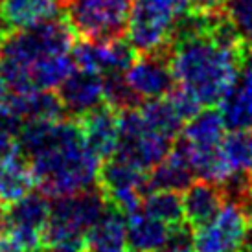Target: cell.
Listing matches in <instances>:
<instances>
[{
	"label": "cell",
	"mask_w": 252,
	"mask_h": 252,
	"mask_svg": "<svg viewBox=\"0 0 252 252\" xmlns=\"http://www.w3.org/2000/svg\"><path fill=\"white\" fill-rule=\"evenodd\" d=\"M247 48H226L208 33L169 44V63L177 87L201 107L217 105L245 64Z\"/></svg>",
	"instance_id": "6da1fadb"
},
{
	"label": "cell",
	"mask_w": 252,
	"mask_h": 252,
	"mask_svg": "<svg viewBox=\"0 0 252 252\" xmlns=\"http://www.w3.org/2000/svg\"><path fill=\"white\" fill-rule=\"evenodd\" d=\"M28 162L39 191L52 199L94 186L101 164L85 146L81 127L74 118L56 120L46 144Z\"/></svg>",
	"instance_id": "7a4b0ae2"
},
{
	"label": "cell",
	"mask_w": 252,
	"mask_h": 252,
	"mask_svg": "<svg viewBox=\"0 0 252 252\" xmlns=\"http://www.w3.org/2000/svg\"><path fill=\"white\" fill-rule=\"evenodd\" d=\"M74 42L76 33L66 17L54 15L26 28L9 32L0 44V57L30 70V66L41 59L70 54Z\"/></svg>",
	"instance_id": "3957f363"
},
{
	"label": "cell",
	"mask_w": 252,
	"mask_h": 252,
	"mask_svg": "<svg viewBox=\"0 0 252 252\" xmlns=\"http://www.w3.org/2000/svg\"><path fill=\"white\" fill-rule=\"evenodd\" d=\"M133 0H63L61 11L79 39L114 41L127 33Z\"/></svg>",
	"instance_id": "277c9868"
},
{
	"label": "cell",
	"mask_w": 252,
	"mask_h": 252,
	"mask_svg": "<svg viewBox=\"0 0 252 252\" xmlns=\"http://www.w3.org/2000/svg\"><path fill=\"white\" fill-rule=\"evenodd\" d=\"M107 203L103 191L94 184L91 188L54 197L50 201V219L44 232V239H59L68 236H85L105 214Z\"/></svg>",
	"instance_id": "5b68a950"
},
{
	"label": "cell",
	"mask_w": 252,
	"mask_h": 252,
	"mask_svg": "<svg viewBox=\"0 0 252 252\" xmlns=\"http://www.w3.org/2000/svg\"><path fill=\"white\" fill-rule=\"evenodd\" d=\"M181 15L175 0H133L127 41L136 54H149L168 46L171 26Z\"/></svg>",
	"instance_id": "8992f818"
},
{
	"label": "cell",
	"mask_w": 252,
	"mask_h": 252,
	"mask_svg": "<svg viewBox=\"0 0 252 252\" xmlns=\"http://www.w3.org/2000/svg\"><path fill=\"white\" fill-rule=\"evenodd\" d=\"M173 140L157 133L147 124L138 109L120 112V138L116 157L133 164L136 168L149 171L166 158Z\"/></svg>",
	"instance_id": "52a82bcc"
},
{
	"label": "cell",
	"mask_w": 252,
	"mask_h": 252,
	"mask_svg": "<svg viewBox=\"0 0 252 252\" xmlns=\"http://www.w3.org/2000/svg\"><path fill=\"white\" fill-rule=\"evenodd\" d=\"M96 184L103 191L107 203L122 210L126 216L140 210L142 199L149 193L147 171L116 155L99 164Z\"/></svg>",
	"instance_id": "ba28073f"
},
{
	"label": "cell",
	"mask_w": 252,
	"mask_h": 252,
	"mask_svg": "<svg viewBox=\"0 0 252 252\" xmlns=\"http://www.w3.org/2000/svg\"><path fill=\"white\" fill-rule=\"evenodd\" d=\"M251 219L234 204L224 203L210 223L193 230V252H239L247 238Z\"/></svg>",
	"instance_id": "9c48e42d"
},
{
	"label": "cell",
	"mask_w": 252,
	"mask_h": 252,
	"mask_svg": "<svg viewBox=\"0 0 252 252\" xmlns=\"http://www.w3.org/2000/svg\"><path fill=\"white\" fill-rule=\"evenodd\" d=\"M126 77L142 99L168 98L177 85L169 63V46L149 54H136L126 70Z\"/></svg>",
	"instance_id": "30bf717a"
},
{
	"label": "cell",
	"mask_w": 252,
	"mask_h": 252,
	"mask_svg": "<svg viewBox=\"0 0 252 252\" xmlns=\"http://www.w3.org/2000/svg\"><path fill=\"white\" fill-rule=\"evenodd\" d=\"M70 56L76 66L107 74V72H126L136 57V52L131 46V42L127 41V37L105 42L79 39L74 42Z\"/></svg>",
	"instance_id": "8fae6325"
},
{
	"label": "cell",
	"mask_w": 252,
	"mask_h": 252,
	"mask_svg": "<svg viewBox=\"0 0 252 252\" xmlns=\"http://www.w3.org/2000/svg\"><path fill=\"white\" fill-rule=\"evenodd\" d=\"M59 99L68 118L77 120L103 101V76L91 68L76 66L57 87Z\"/></svg>",
	"instance_id": "7c38bea8"
},
{
	"label": "cell",
	"mask_w": 252,
	"mask_h": 252,
	"mask_svg": "<svg viewBox=\"0 0 252 252\" xmlns=\"http://www.w3.org/2000/svg\"><path fill=\"white\" fill-rule=\"evenodd\" d=\"M77 124L81 127L85 146L99 160H107L116 153L120 138V112L107 103H101L87 114L79 116Z\"/></svg>",
	"instance_id": "4fadbf2b"
},
{
	"label": "cell",
	"mask_w": 252,
	"mask_h": 252,
	"mask_svg": "<svg viewBox=\"0 0 252 252\" xmlns=\"http://www.w3.org/2000/svg\"><path fill=\"white\" fill-rule=\"evenodd\" d=\"M228 131L252 129V66L243 64L236 81L217 103Z\"/></svg>",
	"instance_id": "5bb4252c"
},
{
	"label": "cell",
	"mask_w": 252,
	"mask_h": 252,
	"mask_svg": "<svg viewBox=\"0 0 252 252\" xmlns=\"http://www.w3.org/2000/svg\"><path fill=\"white\" fill-rule=\"evenodd\" d=\"M224 206V197L217 182L193 179V182L182 191L184 221L195 230L210 223Z\"/></svg>",
	"instance_id": "9a60e30c"
},
{
	"label": "cell",
	"mask_w": 252,
	"mask_h": 252,
	"mask_svg": "<svg viewBox=\"0 0 252 252\" xmlns=\"http://www.w3.org/2000/svg\"><path fill=\"white\" fill-rule=\"evenodd\" d=\"M4 105L9 107L15 114H19L22 122H56L68 118L59 94L54 92V89H41L26 94H9Z\"/></svg>",
	"instance_id": "2e32d148"
},
{
	"label": "cell",
	"mask_w": 252,
	"mask_h": 252,
	"mask_svg": "<svg viewBox=\"0 0 252 252\" xmlns=\"http://www.w3.org/2000/svg\"><path fill=\"white\" fill-rule=\"evenodd\" d=\"M169 224L136 210L127 216L126 251L127 252H158L168 247Z\"/></svg>",
	"instance_id": "e0dca14e"
},
{
	"label": "cell",
	"mask_w": 252,
	"mask_h": 252,
	"mask_svg": "<svg viewBox=\"0 0 252 252\" xmlns=\"http://www.w3.org/2000/svg\"><path fill=\"white\" fill-rule=\"evenodd\" d=\"M59 0H2L0 21L9 32L26 28L33 22L59 15Z\"/></svg>",
	"instance_id": "ac0fdd59"
},
{
	"label": "cell",
	"mask_w": 252,
	"mask_h": 252,
	"mask_svg": "<svg viewBox=\"0 0 252 252\" xmlns=\"http://www.w3.org/2000/svg\"><path fill=\"white\" fill-rule=\"evenodd\" d=\"M35 186L28 158L19 151L4 157V171L0 177V204L13 203Z\"/></svg>",
	"instance_id": "d6986e66"
},
{
	"label": "cell",
	"mask_w": 252,
	"mask_h": 252,
	"mask_svg": "<svg viewBox=\"0 0 252 252\" xmlns=\"http://www.w3.org/2000/svg\"><path fill=\"white\" fill-rule=\"evenodd\" d=\"M224 122L219 109L203 107L182 127L181 136L193 147H217L224 136Z\"/></svg>",
	"instance_id": "ffe728a7"
},
{
	"label": "cell",
	"mask_w": 252,
	"mask_h": 252,
	"mask_svg": "<svg viewBox=\"0 0 252 252\" xmlns=\"http://www.w3.org/2000/svg\"><path fill=\"white\" fill-rule=\"evenodd\" d=\"M140 114L144 116L149 126L153 127L157 133L166 136L169 140L175 142L182 133L184 127V118L177 111L169 98H155L147 99L138 107Z\"/></svg>",
	"instance_id": "44dd1931"
},
{
	"label": "cell",
	"mask_w": 252,
	"mask_h": 252,
	"mask_svg": "<svg viewBox=\"0 0 252 252\" xmlns=\"http://www.w3.org/2000/svg\"><path fill=\"white\" fill-rule=\"evenodd\" d=\"M127 216L114 206H107L105 214L87 234V243L103 249H126Z\"/></svg>",
	"instance_id": "7402d4cb"
},
{
	"label": "cell",
	"mask_w": 252,
	"mask_h": 252,
	"mask_svg": "<svg viewBox=\"0 0 252 252\" xmlns=\"http://www.w3.org/2000/svg\"><path fill=\"white\" fill-rule=\"evenodd\" d=\"M140 210L147 216L158 219L162 223L179 224L184 223V208H182V195L181 191L171 189H151L142 199Z\"/></svg>",
	"instance_id": "603a6c76"
},
{
	"label": "cell",
	"mask_w": 252,
	"mask_h": 252,
	"mask_svg": "<svg viewBox=\"0 0 252 252\" xmlns=\"http://www.w3.org/2000/svg\"><path fill=\"white\" fill-rule=\"evenodd\" d=\"M74 68H76V63L70 54L46 57L30 66V79H32V85L35 91L57 89Z\"/></svg>",
	"instance_id": "cb8c5ba5"
},
{
	"label": "cell",
	"mask_w": 252,
	"mask_h": 252,
	"mask_svg": "<svg viewBox=\"0 0 252 252\" xmlns=\"http://www.w3.org/2000/svg\"><path fill=\"white\" fill-rule=\"evenodd\" d=\"M103 76V101L116 112L138 109L144 99L133 91L126 77V72H107Z\"/></svg>",
	"instance_id": "d4e9b609"
},
{
	"label": "cell",
	"mask_w": 252,
	"mask_h": 252,
	"mask_svg": "<svg viewBox=\"0 0 252 252\" xmlns=\"http://www.w3.org/2000/svg\"><path fill=\"white\" fill-rule=\"evenodd\" d=\"M219 147L230 169L252 168V129L230 131L223 136Z\"/></svg>",
	"instance_id": "484cf974"
},
{
	"label": "cell",
	"mask_w": 252,
	"mask_h": 252,
	"mask_svg": "<svg viewBox=\"0 0 252 252\" xmlns=\"http://www.w3.org/2000/svg\"><path fill=\"white\" fill-rule=\"evenodd\" d=\"M221 9L243 41L252 42V0H223Z\"/></svg>",
	"instance_id": "4316f807"
},
{
	"label": "cell",
	"mask_w": 252,
	"mask_h": 252,
	"mask_svg": "<svg viewBox=\"0 0 252 252\" xmlns=\"http://www.w3.org/2000/svg\"><path fill=\"white\" fill-rule=\"evenodd\" d=\"M24 126V122L19 114H15L7 105H0V155H6L19 151V134Z\"/></svg>",
	"instance_id": "83f0119b"
},
{
	"label": "cell",
	"mask_w": 252,
	"mask_h": 252,
	"mask_svg": "<svg viewBox=\"0 0 252 252\" xmlns=\"http://www.w3.org/2000/svg\"><path fill=\"white\" fill-rule=\"evenodd\" d=\"M87 245L89 243L85 236H68V238L42 241L39 252H83Z\"/></svg>",
	"instance_id": "f1b7e54d"
},
{
	"label": "cell",
	"mask_w": 252,
	"mask_h": 252,
	"mask_svg": "<svg viewBox=\"0 0 252 252\" xmlns=\"http://www.w3.org/2000/svg\"><path fill=\"white\" fill-rule=\"evenodd\" d=\"M223 4V0H195L197 9H203V11H214V9H219Z\"/></svg>",
	"instance_id": "f546056e"
},
{
	"label": "cell",
	"mask_w": 252,
	"mask_h": 252,
	"mask_svg": "<svg viewBox=\"0 0 252 252\" xmlns=\"http://www.w3.org/2000/svg\"><path fill=\"white\" fill-rule=\"evenodd\" d=\"M7 96H9V89H7L6 81H4V77H2V74H0V105L6 103Z\"/></svg>",
	"instance_id": "4dcf8cb0"
},
{
	"label": "cell",
	"mask_w": 252,
	"mask_h": 252,
	"mask_svg": "<svg viewBox=\"0 0 252 252\" xmlns=\"http://www.w3.org/2000/svg\"><path fill=\"white\" fill-rule=\"evenodd\" d=\"M177 7H179V11L184 13V11H188L191 7L195 6V0H175Z\"/></svg>",
	"instance_id": "1f68e13d"
},
{
	"label": "cell",
	"mask_w": 252,
	"mask_h": 252,
	"mask_svg": "<svg viewBox=\"0 0 252 252\" xmlns=\"http://www.w3.org/2000/svg\"><path fill=\"white\" fill-rule=\"evenodd\" d=\"M83 252H127L126 249H103V247H91L87 245Z\"/></svg>",
	"instance_id": "d6a6232c"
},
{
	"label": "cell",
	"mask_w": 252,
	"mask_h": 252,
	"mask_svg": "<svg viewBox=\"0 0 252 252\" xmlns=\"http://www.w3.org/2000/svg\"><path fill=\"white\" fill-rule=\"evenodd\" d=\"M239 252H252V243H243V247L239 249Z\"/></svg>",
	"instance_id": "836d02e7"
},
{
	"label": "cell",
	"mask_w": 252,
	"mask_h": 252,
	"mask_svg": "<svg viewBox=\"0 0 252 252\" xmlns=\"http://www.w3.org/2000/svg\"><path fill=\"white\" fill-rule=\"evenodd\" d=\"M2 171H4V157L0 155V177H2Z\"/></svg>",
	"instance_id": "e575fe53"
},
{
	"label": "cell",
	"mask_w": 252,
	"mask_h": 252,
	"mask_svg": "<svg viewBox=\"0 0 252 252\" xmlns=\"http://www.w3.org/2000/svg\"><path fill=\"white\" fill-rule=\"evenodd\" d=\"M61 2H63V0H59V6H61Z\"/></svg>",
	"instance_id": "d590c367"
},
{
	"label": "cell",
	"mask_w": 252,
	"mask_h": 252,
	"mask_svg": "<svg viewBox=\"0 0 252 252\" xmlns=\"http://www.w3.org/2000/svg\"><path fill=\"white\" fill-rule=\"evenodd\" d=\"M251 173H252V168H251Z\"/></svg>",
	"instance_id": "8d00e7d4"
},
{
	"label": "cell",
	"mask_w": 252,
	"mask_h": 252,
	"mask_svg": "<svg viewBox=\"0 0 252 252\" xmlns=\"http://www.w3.org/2000/svg\"><path fill=\"white\" fill-rule=\"evenodd\" d=\"M0 4H2V0H0Z\"/></svg>",
	"instance_id": "74e56055"
}]
</instances>
